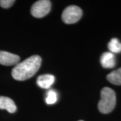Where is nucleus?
<instances>
[{
	"label": "nucleus",
	"instance_id": "nucleus-3",
	"mask_svg": "<svg viewBox=\"0 0 121 121\" xmlns=\"http://www.w3.org/2000/svg\"><path fill=\"white\" fill-rule=\"evenodd\" d=\"M82 10L76 5H70L63 10L62 20L65 24H71L78 22L82 16Z\"/></svg>",
	"mask_w": 121,
	"mask_h": 121
},
{
	"label": "nucleus",
	"instance_id": "nucleus-2",
	"mask_svg": "<svg viewBox=\"0 0 121 121\" xmlns=\"http://www.w3.org/2000/svg\"><path fill=\"white\" fill-rule=\"evenodd\" d=\"M101 98L99 99L98 108L102 114L111 112L115 108L117 103L116 93L112 89L105 87L101 91Z\"/></svg>",
	"mask_w": 121,
	"mask_h": 121
},
{
	"label": "nucleus",
	"instance_id": "nucleus-4",
	"mask_svg": "<svg viewBox=\"0 0 121 121\" xmlns=\"http://www.w3.org/2000/svg\"><path fill=\"white\" fill-rule=\"evenodd\" d=\"M51 3L48 0H40L35 2L31 8V13L35 17L40 18L47 15L51 11Z\"/></svg>",
	"mask_w": 121,
	"mask_h": 121
},
{
	"label": "nucleus",
	"instance_id": "nucleus-7",
	"mask_svg": "<svg viewBox=\"0 0 121 121\" xmlns=\"http://www.w3.org/2000/svg\"><path fill=\"white\" fill-rule=\"evenodd\" d=\"M55 78L51 74H44L38 77L36 83L39 87L43 89L50 88L55 82Z\"/></svg>",
	"mask_w": 121,
	"mask_h": 121
},
{
	"label": "nucleus",
	"instance_id": "nucleus-11",
	"mask_svg": "<svg viewBox=\"0 0 121 121\" xmlns=\"http://www.w3.org/2000/svg\"><path fill=\"white\" fill-rule=\"evenodd\" d=\"M58 99V95L56 91L54 90H49L47 93L45 98V102L48 105H52L56 103Z\"/></svg>",
	"mask_w": 121,
	"mask_h": 121
},
{
	"label": "nucleus",
	"instance_id": "nucleus-10",
	"mask_svg": "<svg viewBox=\"0 0 121 121\" xmlns=\"http://www.w3.org/2000/svg\"><path fill=\"white\" fill-rule=\"evenodd\" d=\"M108 48L109 51L114 53H119L121 52V43L116 38L110 40L108 44Z\"/></svg>",
	"mask_w": 121,
	"mask_h": 121
},
{
	"label": "nucleus",
	"instance_id": "nucleus-5",
	"mask_svg": "<svg viewBox=\"0 0 121 121\" xmlns=\"http://www.w3.org/2000/svg\"><path fill=\"white\" fill-rule=\"evenodd\" d=\"M20 60V56L13 53L0 51V64L6 66L17 65Z\"/></svg>",
	"mask_w": 121,
	"mask_h": 121
},
{
	"label": "nucleus",
	"instance_id": "nucleus-9",
	"mask_svg": "<svg viewBox=\"0 0 121 121\" xmlns=\"http://www.w3.org/2000/svg\"><path fill=\"white\" fill-rule=\"evenodd\" d=\"M107 79L109 82L114 85L121 86V67L114 70L107 75Z\"/></svg>",
	"mask_w": 121,
	"mask_h": 121
},
{
	"label": "nucleus",
	"instance_id": "nucleus-8",
	"mask_svg": "<svg viewBox=\"0 0 121 121\" xmlns=\"http://www.w3.org/2000/svg\"><path fill=\"white\" fill-rule=\"evenodd\" d=\"M0 109L6 110L9 113H14L17 110V107L11 98L0 96Z\"/></svg>",
	"mask_w": 121,
	"mask_h": 121
},
{
	"label": "nucleus",
	"instance_id": "nucleus-1",
	"mask_svg": "<svg viewBox=\"0 0 121 121\" xmlns=\"http://www.w3.org/2000/svg\"><path fill=\"white\" fill-rule=\"evenodd\" d=\"M42 59L39 55H33L18 63L12 71L13 79L17 81H24L34 76L39 71Z\"/></svg>",
	"mask_w": 121,
	"mask_h": 121
},
{
	"label": "nucleus",
	"instance_id": "nucleus-6",
	"mask_svg": "<svg viewBox=\"0 0 121 121\" xmlns=\"http://www.w3.org/2000/svg\"><path fill=\"white\" fill-rule=\"evenodd\" d=\"M100 63L104 68H113L116 65L115 56L111 52H104L100 57Z\"/></svg>",
	"mask_w": 121,
	"mask_h": 121
},
{
	"label": "nucleus",
	"instance_id": "nucleus-12",
	"mask_svg": "<svg viewBox=\"0 0 121 121\" xmlns=\"http://www.w3.org/2000/svg\"><path fill=\"white\" fill-rule=\"evenodd\" d=\"M14 3V0H0V5L4 8H10Z\"/></svg>",
	"mask_w": 121,
	"mask_h": 121
},
{
	"label": "nucleus",
	"instance_id": "nucleus-13",
	"mask_svg": "<svg viewBox=\"0 0 121 121\" xmlns=\"http://www.w3.org/2000/svg\"></svg>",
	"mask_w": 121,
	"mask_h": 121
}]
</instances>
